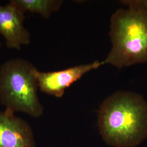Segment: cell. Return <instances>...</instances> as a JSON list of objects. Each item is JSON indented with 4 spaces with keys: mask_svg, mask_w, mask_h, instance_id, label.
<instances>
[{
    "mask_svg": "<svg viewBox=\"0 0 147 147\" xmlns=\"http://www.w3.org/2000/svg\"><path fill=\"white\" fill-rule=\"evenodd\" d=\"M98 123L108 145L137 147L147 137V101L135 92H117L102 103Z\"/></svg>",
    "mask_w": 147,
    "mask_h": 147,
    "instance_id": "1",
    "label": "cell"
},
{
    "mask_svg": "<svg viewBox=\"0 0 147 147\" xmlns=\"http://www.w3.org/2000/svg\"><path fill=\"white\" fill-rule=\"evenodd\" d=\"M110 52L103 62L118 68L147 62V13L119 9L111 18Z\"/></svg>",
    "mask_w": 147,
    "mask_h": 147,
    "instance_id": "2",
    "label": "cell"
},
{
    "mask_svg": "<svg viewBox=\"0 0 147 147\" xmlns=\"http://www.w3.org/2000/svg\"><path fill=\"white\" fill-rule=\"evenodd\" d=\"M37 68L22 58H13L0 67V102L5 110L34 118L44 113L38 96Z\"/></svg>",
    "mask_w": 147,
    "mask_h": 147,
    "instance_id": "3",
    "label": "cell"
},
{
    "mask_svg": "<svg viewBox=\"0 0 147 147\" xmlns=\"http://www.w3.org/2000/svg\"><path fill=\"white\" fill-rule=\"evenodd\" d=\"M104 63L96 60L92 63L74 66L62 70L50 72L37 71L38 88L41 92L56 98H61L65 90L90 71Z\"/></svg>",
    "mask_w": 147,
    "mask_h": 147,
    "instance_id": "4",
    "label": "cell"
},
{
    "mask_svg": "<svg viewBox=\"0 0 147 147\" xmlns=\"http://www.w3.org/2000/svg\"><path fill=\"white\" fill-rule=\"evenodd\" d=\"M0 147H36L31 125L5 109L0 110Z\"/></svg>",
    "mask_w": 147,
    "mask_h": 147,
    "instance_id": "5",
    "label": "cell"
},
{
    "mask_svg": "<svg viewBox=\"0 0 147 147\" xmlns=\"http://www.w3.org/2000/svg\"><path fill=\"white\" fill-rule=\"evenodd\" d=\"M25 19V14L10 3L0 5V34L8 48L19 50L31 42V33L24 25Z\"/></svg>",
    "mask_w": 147,
    "mask_h": 147,
    "instance_id": "6",
    "label": "cell"
},
{
    "mask_svg": "<svg viewBox=\"0 0 147 147\" xmlns=\"http://www.w3.org/2000/svg\"><path fill=\"white\" fill-rule=\"evenodd\" d=\"M63 3L62 0H11L9 2L24 14L26 12L38 14L45 19L58 11Z\"/></svg>",
    "mask_w": 147,
    "mask_h": 147,
    "instance_id": "7",
    "label": "cell"
},
{
    "mask_svg": "<svg viewBox=\"0 0 147 147\" xmlns=\"http://www.w3.org/2000/svg\"><path fill=\"white\" fill-rule=\"evenodd\" d=\"M121 2L123 4L128 6V8L147 13V0H126Z\"/></svg>",
    "mask_w": 147,
    "mask_h": 147,
    "instance_id": "8",
    "label": "cell"
},
{
    "mask_svg": "<svg viewBox=\"0 0 147 147\" xmlns=\"http://www.w3.org/2000/svg\"><path fill=\"white\" fill-rule=\"evenodd\" d=\"M1 43L0 42V49H1Z\"/></svg>",
    "mask_w": 147,
    "mask_h": 147,
    "instance_id": "9",
    "label": "cell"
}]
</instances>
